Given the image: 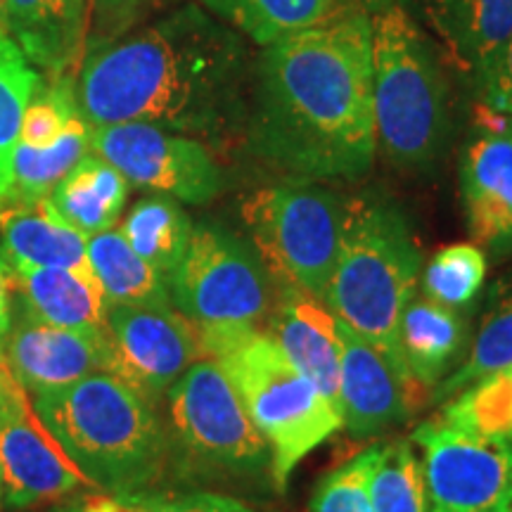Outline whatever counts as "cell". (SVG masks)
I'll return each mask as SVG.
<instances>
[{
  "mask_svg": "<svg viewBox=\"0 0 512 512\" xmlns=\"http://www.w3.org/2000/svg\"><path fill=\"white\" fill-rule=\"evenodd\" d=\"M245 138L254 157L299 181H361L377 157L373 22L344 8L261 48Z\"/></svg>",
  "mask_w": 512,
  "mask_h": 512,
  "instance_id": "cell-1",
  "label": "cell"
},
{
  "mask_svg": "<svg viewBox=\"0 0 512 512\" xmlns=\"http://www.w3.org/2000/svg\"><path fill=\"white\" fill-rule=\"evenodd\" d=\"M252 76L247 38L192 0L88 50L74 95L88 126L138 121L223 147L245 136Z\"/></svg>",
  "mask_w": 512,
  "mask_h": 512,
  "instance_id": "cell-2",
  "label": "cell"
},
{
  "mask_svg": "<svg viewBox=\"0 0 512 512\" xmlns=\"http://www.w3.org/2000/svg\"><path fill=\"white\" fill-rule=\"evenodd\" d=\"M420 273V247L399 202L380 188L344 197L342 245L325 304L406 375L399 328Z\"/></svg>",
  "mask_w": 512,
  "mask_h": 512,
  "instance_id": "cell-3",
  "label": "cell"
},
{
  "mask_svg": "<svg viewBox=\"0 0 512 512\" xmlns=\"http://www.w3.org/2000/svg\"><path fill=\"white\" fill-rule=\"evenodd\" d=\"M34 411L81 475L100 491L138 494L162 477L169 432L152 403L110 373L34 396Z\"/></svg>",
  "mask_w": 512,
  "mask_h": 512,
  "instance_id": "cell-4",
  "label": "cell"
},
{
  "mask_svg": "<svg viewBox=\"0 0 512 512\" xmlns=\"http://www.w3.org/2000/svg\"><path fill=\"white\" fill-rule=\"evenodd\" d=\"M373 22L377 152L411 174H430L453 140L451 83L437 41L399 3Z\"/></svg>",
  "mask_w": 512,
  "mask_h": 512,
  "instance_id": "cell-5",
  "label": "cell"
},
{
  "mask_svg": "<svg viewBox=\"0 0 512 512\" xmlns=\"http://www.w3.org/2000/svg\"><path fill=\"white\" fill-rule=\"evenodd\" d=\"M202 354L216 358L271 448V479L285 491L297 465L325 444L342 413L299 373L264 330L200 332Z\"/></svg>",
  "mask_w": 512,
  "mask_h": 512,
  "instance_id": "cell-6",
  "label": "cell"
},
{
  "mask_svg": "<svg viewBox=\"0 0 512 512\" xmlns=\"http://www.w3.org/2000/svg\"><path fill=\"white\" fill-rule=\"evenodd\" d=\"M249 240L275 285L325 302L344 228V197L318 181L266 185L242 202Z\"/></svg>",
  "mask_w": 512,
  "mask_h": 512,
  "instance_id": "cell-7",
  "label": "cell"
},
{
  "mask_svg": "<svg viewBox=\"0 0 512 512\" xmlns=\"http://www.w3.org/2000/svg\"><path fill=\"white\" fill-rule=\"evenodd\" d=\"M169 292L171 304L200 332L261 330L275 283L252 240L221 223H197Z\"/></svg>",
  "mask_w": 512,
  "mask_h": 512,
  "instance_id": "cell-8",
  "label": "cell"
},
{
  "mask_svg": "<svg viewBox=\"0 0 512 512\" xmlns=\"http://www.w3.org/2000/svg\"><path fill=\"white\" fill-rule=\"evenodd\" d=\"M164 399L171 446L197 470L226 477L271 475V448L216 358H197Z\"/></svg>",
  "mask_w": 512,
  "mask_h": 512,
  "instance_id": "cell-9",
  "label": "cell"
},
{
  "mask_svg": "<svg viewBox=\"0 0 512 512\" xmlns=\"http://www.w3.org/2000/svg\"><path fill=\"white\" fill-rule=\"evenodd\" d=\"M422 448L427 512H510L512 441L422 422L411 437Z\"/></svg>",
  "mask_w": 512,
  "mask_h": 512,
  "instance_id": "cell-10",
  "label": "cell"
},
{
  "mask_svg": "<svg viewBox=\"0 0 512 512\" xmlns=\"http://www.w3.org/2000/svg\"><path fill=\"white\" fill-rule=\"evenodd\" d=\"M91 152L128 183L185 204H207L223 190L221 166L202 140L152 124L91 126Z\"/></svg>",
  "mask_w": 512,
  "mask_h": 512,
  "instance_id": "cell-11",
  "label": "cell"
},
{
  "mask_svg": "<svg viewBox=\"0 0 512 512\" xmlns=\"http://www.w3.org/2000/svg\"><path fill=\"white\" fill-rule=\"evenodd\" d=\"M107 373L157 406L202 358L200 330L176 306L114 304L105 323Z\"/></svg>",
  "mask_w": 512,
  "mask_h": 512,
  "instance_id": "cell-12",
  "label": "cell"
},
{
  "mask_svg": "<svg viewBox=\"0 0 512 512\" xmlns=\"http://www.w3.org/2000/svg\"><path fill=\"white\" fill-rule=\"evenodd\" d=\"M0 472L10 508L50 503L91 486L38 418L15 377L0 399Z\"/></svg>",
  "mask_w": 512,
  "mask_h": 512,
  "instance_id": "cell-13",
  "label": "cell"
},
{
  "mask_svg": "<svg viewBox=\"0 0 512 512\" xmlns=\"http://www.w3.org/2000/svg\"><path fill=\"white\" fill-rule=\"evenodd\" d=\"M337 337L342 427L354 439L392 430L418 408L422 387L339 318Z\"/></svg>",
  "mask_w": 512,
  "mask_h": 512,
  "instance_id": "cell-14",
  "label": "cell"
},
{
  "mask_svg": "<svg viewBox=\"0 0 512 512\" xmlns=\"http://www.w3.org/2000/svg\"><path fill=\"white\" fill-rule=\"evenodd\" d=\"M0 356L31 396L107 373L105 332H81L19 316L0 342Z\"/></svg>",
  "mask_w": 512,
  "mask_h": 512,
  "instance_id": "cell-15",
  "label": "cell"
},
{
  "mask_svg": "<svg viewBox=\"0 0 512 512\" xmlns=\"http://www.w3.org/2000/svg\"><path fill=\"white\" fill-rule=\"evenodd\" d=\"M458 176L475 245L496 256L512 254V140L494 128L479 131L465 145Z\"/></svg>",
  "mask_w": 512,
  "mask_h": 512,
  "instance_id": "cell-16",
  "label": "cell"
},
{
  "mask_svg": "<svg viewBox=\"0 0 512 512\" xmlns=\"http://www.w3.org/2000/svg\"><path fill=\"white\" fill-rule=\"evenodd\" d=\"M266 335L283 349L292 366L316 384L318 392L339 406V337L337 318L328 304L302 290L275 285Z\"/></svg>",
  "mask_w": 512,
  "mask_h": 512,
  "instance_id": "cell-17",
  "label": "cell"
},
{
  "mask_svg": "<svg viewBox=\"0 0 512 512\" xmlns=\"http://www.w3.org/2000/svg\"><path fill=\"white\" fill-rule=\"evenodd\" d=\"M399 5L472 83L512 34V0H401Z\"/></svg>",
  "mask_w": 512,
  "mask_h": 512,
  "instance_id": "cell-18",
  "label": "cell"
},
{
  "mask_svg": "<svg viewBox=\"0 0 512 512\" xmlns=\"http://www.w3.org/2000/svg\"><path fill=\"white\" fill-rule=\"evenodd\" d=\"M0 266L15 275L34 268L91 273L88 235L64 221L48 197L0 202Z\"/></svg>",
  "mask_w": 512,
  "mask_h": 512,
  "instance_id": "cell-19",
  "label": "cell"
},
{
  "mask_svg": "<svg viewBox=\"0 0 512 512\" xmlns=\"http://www.w3.org/2000/svg\"><path fill=\"white\" fill-rule=\"evenodd\" d=\"M22 316L81 332H105L107 304L98 280L72 268H34L10 275Z\"/></svg>",
  "mask_w": 512,
  "mask_h": 512,
  "instance_id": "cell-20",
  "label": "cell"
},
{
  "mask_svg": "<svg viewBox=\"0 0 512 512\" xmlns=\"http://www.w3.org/2000/svg\"><path fill=\"white\" fill-rule=\"evenodd\" d=\"M88 0H5L8 34L38 72L67 76L83 53Z\"/></svg>",
  "mask_w": 512,
  "mask_h": 512,
  "instance_id": "cell-21",
  "label": "cell"
},
{
  "mask_svg": "<svg viewBox=\"0 0 512 512\" xmlns=\"http://www.w3.org/2000/svg\"><path fill=\"white\" fill-rule=\"evenodd\" d=\"M399 339L413 380L422 389H437L463 361L467 323L456 309L413 297L401 316Z\"/></svg>",
  "mask_w": 512,
  "mask_h": 512,
  "instance_id": "cell-22",
  "label": "cell"
},
{
  "mask_svg": "<svg viewBox=\"0 0 512 512\" xmlns=\"http://www.w3.org/2000/svg\"><path fill=\"white\" fill-rule=\"evenodd\" d=\"M128 181L110 162L88 152L72 171L55 185L48 200L64 221L79 228L83 235L114 228L124 211Z\"/></svg>",
  "mask_w": 512,
  "mask_h": 512,
  "instance_id": "cell-23",
  "label": "cell"
},
{
  "mask_svg": "<svg viewBox=\"0 0 512 512\" xmlns=\"http://www.w3.org/2000/svg\"><path fill=\"white\" fill-rule=\"evenodd\" d=\"M88 264L110 306H174L169 280L128 245L121 230L110 228L88 238Z\"/></svg>",
  "mask_w": 512,
  "mask_h": 512,
  "instance_id": "cell-24",
  "label": "cell"
},
{
  "mask_svg": "<svg viewBox=\"0 0 512 512\" xmlns=\"http://www.w3.org/2000/svg\"><path fill=\"white\" fill-rule=\"evenodd\" d=\"M195 3L223 19L259 48L318 27L344 10L342 0H195Z\"/></svg>",
  "mask_w": 512,
  "mask_h": 512,
  "instance_id": "cell-25",
  "label": "cell"
},
{
  "mask_svg": "<svg viewBox=\"0 0 512 512\" xmlns=\"http://www.w3.org/2000/svg\"><path fill=\"white\" fill-rule=\"evenodd\" d=\"M467 347L458 368L434 389V403L439 406L472 382L512 363V268L491 285L475 339Z\"/></svg>",
  "mask_w": 512,
  "mask_h": 512,
  "instance_id": "cell-26",
  "label": "cell"
},
{
  "mask_svg": "<svg viewBox=\"0 0 512 512\" xmlns=\"http://www.w3.org/2000/svg\"><path fill=\"white\" fill-rule=\"evenodd\" d=\"M119 230L128 245L169 280L188 249L192 221L174 197L155 195L128 211Z\"/></svg>",
  "mask_w": 512,
  "mask_h": 512,
  "instance_id": "cell-27",
  "label": "cell"
},
{
  "mask_svg": "<svg viewBox=\"0 0 512 512\" xmlns=\"http://www.w3.org/2000/svg\"><path fill=\"white\" fill-rule=\"evenodd\" d=\"M41 74L8 34H0V202L15 190V152L31 98Z\"/></svg>",
  "mask_w": 512,
  "mask_h": 512,
  "instance_id": "cell-28",
  "label": "cell"
},
{
  "mask_svg": "<svg viewBox=\"0 0 512 512\" xmlns=\"http://www.w3.org/2000/svg\"><path fill=\"white\" fill-rule=\"evenodd\" d=\"M91 152V126L81 114L69 121L62 136L46 147L17 145L15 152V190L19 200H43L62 181L83 155Z\"/></svg>",
  "mask_w": 512,
  "mask_h": 512,
  "instance_id": "cell-29",
  "label": "cell"
},
{
  "mask_svg": "<svg viewBox=\"0 0 512 512\" xmlns=\"http://www.w3.org/2000/svg\"><path fill=\"white\" fill-rule=\"evenodd\" d=\"M439 420L482 437L512 441V363L448 399Z\"/></svg>",
  "mask_w": 512,
  "mask_h": 512,
  "instance_id": "cell-30",
  "label": "cell"
},
{
  "mask_svg": "<svg viewBox=\"0 0 512 512\" xmlns=\"http://www.w3.org/2000/svg\"><path fill=\"white\" fill-rule=\"evenodd\" d=\"M375 512H427L425 465L413 439H399L380 448L370 479Z\"/></svg>",
  "mask_w": 512,
  "mask_h": 512,
  "instance_id": "cell-31",
  "label": "cell"
},
{
  "mask_svg": "<svg viewBox=\"0 0 512 512\" xmlns=\"http://www.w3.org/2000/svg\"><path fill=\"white\" fill-rule=\"evenodd\" d=\"M486 278V252L475 242L441 247L422 273L427 299L448 309H465L475 302Z\"/></svg>",
  "mask_w": 512,
  "mask_h": 512,
  "instance_id": "cell-32",
  "label": "cell"
},
{
  "mask_svg": "<svg viewBox=\"0 0 512 512\" xmlns=\"http://www.w3.org/2000/svg\"><path fill=\"white\" fill-rule=\"evenodd\" d=\"M382 446H370L320 479L309 512H375L370 479Z\"/></svg>",
  "mask_w": 512,
  "mask_h": 512,
  "instance_id": "cell-33",
  "label": "cell"
},
{
  "mask_svg": "<svg viewBox=\"0 0 512 512\" xmlns=\"http://www.w3.org/2000/svg\"><path fill=\"white\" fill-rule=\"evenodd\" d=\"M174 3L176 0H88L81 57L152 22Z\"/></svg>",
  "mask_w": 512,
  "mask_h": 512,
  "instance_id": "cell-34",
  "label": "cell"
},
{
  "mask_svg": "<svg viewBox=\"0 0 512 512\" xmlns=\"http://www.w3.org/2000/svg\"><path fill=\"white\" fill-rule=\"evenodd\" d=\"M475 86L486 112L512 117V34L484 64Z\"/></svg>",
  "mask_w": 512,
  "mask_h": 512,
  "instance_id": "cell-35",
  "label": "cell"
},
{
  "mask_svg": "<svg viewBox=\"0 0 512 512\" xmlns=\"http://www.w3.org/2000/svg\"><path fill=\"white\" fill-rule=\"evenodd\" d=\"M157 512H256L247 503L226 494H214V491H195L171 501L159 498Z\"/></svg>",
  "mask_w": 512,
  "mask_h": 512,
  "instance_id": "cell-36",
  "label": "cell"
},
{
  "mask_svg": "<svg viewBox=\"0 0 512 512\" xmlns=\"http://www.w3.org/2000/svg\"><path fill=\"white\" fill-rule=\"evenodd\" d=\"M159 498L138 491V494H112V491H102V494L88 496L76 505L79 512H157Z\"/></svg>",
  "mask_w": 512,
  "mask_h": 512,
  "instance_id": "cell-37",
  "label": "cell"
},
{
  "mask_svg": "<svg viewBox=\"0 0 512 512\" xmlns=\"http://www.w3.org/2000/svg\"><path fill=\"white\" fill-rule=\"evenodd\" d=\"M12 325V285L10 275L0 266V342L8 335Z\"/></svg>",
  "mask_w": 512,
  "mask_h": 512,
  "instance_id": "cell-38",
  "label": "cell"
},
{
  "mask_svg": "<svg viewBox=\"0 0 512 512\" xmlns=\"http://www.w3.org/2000/svg\"><path fill=\"white\" fill-rule=\"evenodd\" d=\"M491 124L489 128H494V131H501L503 136H508L512 140V117H501V114H491Z\"/></svg>",
  "mask_w": 512,
  "mask_h": 512,
  "instance_id": "cell-39",
  "label": "cell"
},
{
  "mask_svg": "<svg viewBox=\"0 0 512 512\" xmlns=\"http://www.w3.org/2000/svg\"><path fill=\"white\" fill-rule=\"evenodd\" d=\"M10 382H12V373H10V368L5 366L3 356H0V399H3L5 392H8Z\"/></svg>",
  "mask_w": 512,
  "mask_h": 512,
  "instance_id": "cell-40",
  "label": "cell"
},
{
  "mask_svg": "<svg viewBox=\"0 0 512 512\" xmlns=\"http://www.w3.org/2000/svg\"><path fill=\"white\" fill-rule=\"evenodd\" d=\"M0 34H8V19H5V0H0Z\"/></svg>",
  "mask_w": 512,
  "mask_h": 512,
  "instance_id": "cell-41",
  "label": "cell"
},
{
  "mask_svg": "<svg viewBox=\"0 0 512 512\" xmlns=\"http://www.w3.org/2000/svg\"><path fill=\"white\" fill-rule=\"evenodd\" d=\"M5 503V489H3V472H0V505Z\"/></svg>",
  "mask_w": 512,
  "mask_h": 512,
  "instance_id": "cell-42",
  "label": "cell"
},
{
  "mask_svg": "<svg viewBox=\"0 0 512 512\" xmlns=\"http://www.w3.org/2000/svg\"><path fill=\"white\" fill-rule=\"evenodd\" d=\"M53 512H79V510H76V505H69V508H60V510H53Z\"/></svg>",
  "mask_w": 512,
  "mask_h": 512,
  "instance_id": "cell-43",
  "label": "cell"
},
{
  "mask_svg": "<svg viewBox=\"0 0 512 512\" xmlns=\"http://www.w3.org/2000/svg\"><path fill=\"white\" fill-rule=\"evenodd\" d=\"M510 512H512V510H510Z\"/></svg>",
  "mask_w": 512,
  "mask_h": 512,
  "instance_id": "cell-44",
  "label": "cell"
}]
</instances>
